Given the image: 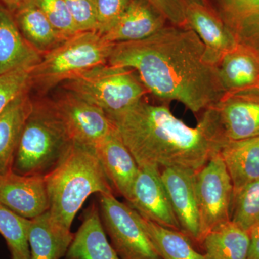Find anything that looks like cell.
Listing matches in <instances>:
<instances>
[{"mask_svg": "<svg viewBox=\"0 0 259 259\" xmlns=\"http://www.w3.org/2000/svg\"><path fill=\"white\" fill-rule=\"evenodd\" d=\"M107 64L134 69L148 93L194 114L226 93L218 66L206 60L203 42L190 27L165 25L142 40L115 42Z\"/></svg>", "mask_w": 259, "mask_h": 259, "instance_id": "cell-1", "label": "cell"}, {"mask_svg": "<svg viewBox=\"0 0 259 259\" xmlns=\"http://www.w3.org/2000/svg\"><path fill=\"white\" fill-rule=\"evenodd\" d=\"M107 116L139 167L197 172L226 141L212 107L202 112L194 127L175 117L166 105H153L144 99Z\"/></svg>", "mask_w": 259, "mask_h": 259, "instance_id": "cell-2", "label": "cell"}, {"mask_svg": "<svg viewBox=\"0 0 259 259\" xmlns=\"http://www.w3.org/2000/svg\"><path fill=\"white\" fill-rule=\"evenodd\" d=\"M44 179L51 221L66 231H71L75 216L90 195L113 194L94 150L74 143Z\"/></svg>", "mask_w": 259, "mask_h": 259, "instance_id": "cell-3", "label": "cell"}, {"mask_svg": "<svg viewBox=\"0 0 259 259\" xmlns=\"http://www.w3.org/2000/svg\"><path fill=\"white\" fill-rule=\"evenodd\" d=\"M71 144L49 99L33 100L12 171L23 176H44L59 163Z\"/></svg>", "mask_w": 259, "mask_h": 259, "instance_id": "cell-4", "label": "cell"}, {"mask_svg": "<svg viewBox=\"0 0 259 259\" xmlns=\"http://www.w3.org/2000/svg\"><path fill=\"white\" fill-rule=\"evenodd\" d=\"M114 44L97 31L75 34L44 54L32 67L31 90L47 95L64 81L95 66L107 64Z\"/></svg>", "mask_w": 259, "mask_h": 259, "instance_id": "cell-5", "label": "cell"}, {"mask_svg": "<svg viewBox=\"0 0 259 259\" xmlns=\"http://www.w3.org/2000/svg\"><path fill=\"white\" fill-rule=\"evenodd\" d=\"M61 88L99 107L107 115L128 108L148 93L134 69L108 64L88 70L64 81Z\"/></svg>", "mask_w": 259, "mask_h": 259, "instance_id": "cell-6", "label": "cell"}, {"mask_svg": "<svg viewBox=\"0 0 259 259\" xmlns=\"http://www.w3.org/2000/svg\"><path fill=\"white\" fill-rule=\"evenodd\" d=\"M105 231L121 259H161L139 219V213L113 194H100Z\"/></svg>", "mask_w": 259, "mask_h": 259, "instance_id": "cell-7", "label": "cell"}, {"mask_svg": "<svg viewBox=\"0 0 259 259\" xmlns=\"http://www.w3.org/2000/svg\"><path fill=\"white\" fill-rule=\"evenodd\" d=\"M195 184L204 237L207 232L231 221L234 190L220 153L196 172Z\"/></svg>", "mask_w": 259, "mask_h": 259, "instance_id": "cell-8", "label": "cell"}, {"mask_svg": "<svg viewBox=\"0 0 259 259\" xmlns=\"http://www.w3.org/2000/svg\"><path fill=\"white\" fill-rule=\"evenodd\" d=\"M49 100L71 143L93 149L115 128L103 110L69 91L61 89Z\"/></svg>", "mask_w": 259, "mask_h": 259, "instance_id": "cell-9", "label": "cell"}, {"mask_svg": "<svg viewBox=\"0 0 259 259\" xmlns=\"http://www.w3.org/2000/svg\"><path fill=\"white\" fill-rule=\"evenodd\" d=\"M196 172L180 168L161 170V180L181 228L186 236L201 242L202 218L195 184Z\"/></svg>", "mask_w": 259, "mask_h": 259, "instance_id": "cell-10", "label": "cell"}, {"mask_svg": "<svg viewBox=\"0 0 259 259\" xmlns=\"http://www.w3.org/2000/svg\"><path fill=\"white\" fill-rule=\"evenodd\" d=\"M127 203L143 218L160 226L182 231L159 168L139 167L132 195Z\"/></svg>", "mask_w": 259, "mask_h": 259, "instance_id": "cell-11", "label": "cell"}, {"mask_svg": "<svg viewBox=\"0 0 259 259\" xmlns=\"http://www.w3.org/2000/svg\"><path fill=\"white\" fill-rule=\"evenodd\" d=\"M212 107L226 141H241L259 136V96L250 95L249 90L226 93Z\"/></svg>", "mask_w": 259, "mask_h": 259, "instance_id": "cell-12", "label": "cell"}, {"mask_svg": "<svg viewBox=\"0 0 259 259\" xmlns=\"http://www.w3.org/2000/svg\"><path fill=\"white\" fill-rule=\"evenodd\" d=\"M0 203L29 220L47 212L49 200L44 176H23L13 171L1 176Z\"/></svg>", "mask_w": 259, "mask_h": 259, "instance_id": "cell-13", "label": "cell"}, {"mask_svg": "<svg viewBox=\"0 0 259 259\" xmlns=\"http://www.w3.org/2000/svg\"><path fill=\"white\" fill-rule=\"evenodd\" d=\"M93 150L113 190L129 202L139 166L116 127Z\"/></svg>", "mask_w": 259, "mask_h": 259, "instance_id": "cell-14", "label": "cell"}, {"mask_svg": "<svg viewBox=\"0 0 259 259\" xmlns=\"http://www.w3.org/2000/svg\"><path fill=\"white\" fill-rule=\"evenodd\" d=\"M187 25L198 35L209 63L218 66L223 58L238 45L236 37L206 4H194L187 12Z\"/></svg>", "mask_w": 259, "mask_h": 259, "instance_id": "cell-15", "label": "cell"}, {"mask_svg": "<svg viewBox=\"0 0 259 259\" xmlns=\"http://www.w3.org/2000/svg\"><path fill=\"white\" fill-rule=\"evenodd\" d=\"M166 19L146 0H131L125 13L103 34L107 41H136L151 36L165 26Z\"/></svg>", "mask_w": 259, "mask_h": 259, "instance_id": "cell-16", "label": "cell"}, {"mask_svg": "<svg viewBox=\"0 0 259 259\" xmlns=\"http://www.w3.org/2000/svg\"><path fill=\"white\" fill-rule=\"evenodd\" d=\"M99 210L93 204L83 213L65 259H121L107 240Z\"/></svg>", "mask_w": 259, "mask_h": 259, "instance_id": "cell-17", "label": "cell"}, {"mask_svg": "<svg viewBox=\"0 0 259 259\" xmlns=\"http://www.w3.org/2000/svg\"><path fill=\"white\" fill-rule=\"evenodd\" d=\"M42 55L22 35L13 13L0 4V74L22 68H32Z\"/></svg>", "mask_w": 259, "mask_h": 259, "instance_id": "cell-18", "label": "cell"}, {"mask_svg": "<svg viewBox=\"0 0 259 259\" xmlns=\"http://www.w3.org/2000/svg\"><path fill=\"white\" fill-rule=\"evenodd\" d=\"M30 90L19 95L0 113V175L12 171L25 122L33 105Z\"/></svg>", "mask_w": 259, "mask_h": 259, "instance_id": "cell-19", "label": "cell"}, {"mask_svg": "<svg viewBox=\"0 0 259 259\" xmlns=\"http://www.w3.org/2000/svg\"><path fill=\"white\" fill-rule=\"evenodd\" d=\"M218 71L226 93L259 88V54L249 47L238 44L223 58Z\"/></svg>", "mask_w": 259, "mask_h": 259, "instance_id": "cell-20", "label": "cell"}, {"mask_svg": "<svg viewBox=\"0 0 259 259\" xmlns=\"http://www.w3.org/2000/svg\"><path fill=\"white\" fill-rule=\"evenodd\" d=\"M219 153L231 177L234 194L259 180V136L226 141Z\"/></svg>", "mask_w": 259, "mask_h": 259, "instance_id": "cell-21", "label": "cell"}, {"mask_svg": "<svg viewBox=\"0 0 259 259\" xmlns=\"http://www.w3.org/2000/svg\"><path fill=\"white\" fill-rule=\"evenodd\" d=\"M74 233L61 229L51 221L49 211L30 220L28 243L30 259H61L65 256Z\"/></svg>", "mask_w": 259, "mask_h": 259, "instance_id": "cell-22", "label": "cell"}, {"mask_svg": "<svg viewBox=\"0 0 259 259\" xmlns=\"http://www.w3.org/2000/svg\"><path fill=\"white\" fill-rule=\"evenodd\" d=\"M220 18L238 44L256 51L259 45V0H220Z\"/></svg>", "mask_w": 259, "mask_h": 259, "instance_id": "cell-23", "label": "cell"}, {"mask_svg": "<svg viewBox=\"0 0 259 259\" xmlns=\"http://www.w3.org/2000/svg\"><path fill=\"white\" fill-rule=\"evenodd\" d=\"M13 13L24 38L42 55L65 41L33 0H30Z\"/></svg>", "mask_w": 259, "mask_h": 259, "instance_id": "cell-24", "label": "cell"}, {"mask_svg": "<svg viewBox=\"0 0 259 259\" xmlns=\"http://www.w3.org/2000/svg\"><path fill=\"white\" fill-rule=\"evenodd\" d=\"M201 243L207 259H248V231L231 221L207 232Z\"/></svg>", "mask_w": 259, "mask_h": 259, "instance_id": "cell-25", "label": "cell"}, {"mask_svg": "<svg viewBox=\"0 0 259 259\" xmlns=\"http://www.w3.org/2000/svg\"><path fill=\"white\" fill-rule=\"evenodd\" d=\"M139 219L161 259H207L194 249L183 232L160 226L140 214Z\"/></svg>", "mask_w": 259, "mask_h": 259, "instance_id": "cell-26", "label": "cell"}, {"mask_svg": "<svg viewBox=\"0 0 259 259\" xmlns=\"http://www.w3.org/2000/svg\"><path fill=\"white\" fill-rule=\"evenodd\" d=\"M29 224L30 220L0 203V234L6 241L11 259H30Z\"/></svg>", "mask_w": 259, "mask_h": 259, "instance_id": "cell-27", "label": "cell"}, {"mask_svg": "<svg viewBox=\"0 0 259 259\" xmlns=\"http://www.w3.org/2000/svg\"><path fill=\"white\" fill-rule=\"evenodd\" d=\"M231 221L246 231L259 222V180L234 194Z\"/></svg>", "mask_w": 259, "mask_h": 259, "instance_id": "cell-28", "label": "cell"}, {"mask_svg": "<svg viewBox=\"0 0 259 259\" xmlns=\"http://www.w3.org/2000/svg\"><path fill=\"white\" fill-rule=\"evenodd\" d=\"M65 40L79 32L65 0H33Z\"/></svg>", "mask_w": 259, "mask_h": 259, "instance_id": "cell-29", "label": "cell"}, {"mask_svg": "<svg viewBox=\"0 0 259 259\" xmlns=\"http://www.w3.org/2000/svg\"><path fill=\"white\" fill-rule=\"evenodd\" d=\"M32 68H22L0 74V113L22 93L31 90Z\"/></svg>", "mask_w": 259, "mask_h": 259, "instance_id": "cell-30", "label": "cell"}, {"mask_svg": "<svg viewBox=\"0 0 259 259\" xmlns=\"http://www.w3.org/2000/svg\"><path fill=\"white\" fill-rule=\"evenodd\" d=\"M172 25L187 27V12L194 4H205L204 0H146Z\"/></svg>", "mask_w": 259, "mask_h": 259, "instance_id": "cell-31", "label": "cell"}, {"mask_svg": "<svg viewBox=\"0 0 259 259\" xmlns=\"http://www.w3.org/2000/svg\"><path fill=\"white\" fill-rule=\"evenodd\" d=\"M131 0H95L97 31L103 35L115 25L125 13Z\"/></svg>", "mask_w": 259, "mask_h": 259, "instance_id": "cell-32", "label": "cell"}, {"mask_svg": "<svg viewBox=\"0 0 259 259\" xmlns=\"http://www.w3.org/2000/svg\"><path fill=\"white\" fill-rule=\"evenodd\" d=\"M80 32L97 31L95 0H65Z\"/></svg>", "mask_w": 259, "mask_h": 259, "instance_id": "cell-33", "label": "cell"}, {"mask_svg": "<svg viewBox=\"0 0 259 259\" xmlns=\"http://www.w3.org/2000/svg\"><path fill=\"white\" fill-rule=\"evenodd\" d=\"M250 238L248 259H259V222L248 231Z\"/></svg>", "mask_w": 259, "mask_h": 259, "instance_id": "cell-34", "label": "cell"}, {"mask_svg": "<svg viewBox=\"0 0 259 259\" xmlns=\"http://www.w3.org/2000/svg\"><path fill=\"white\" fill-rule=\"evenodd\" d=\"M30 0H0V4L4 5L11 13L21 7L22 5L28 3Z\"/></svg>", "mask_w": 259, "mask_h": 259, "instance_id": "cell-35", "label": "cell"}, {"mask_svg": "<svg viewBox=\"0 0 259 259\" xmlns=\"http://www.w3.org/2000/svg\"><path fill=\"white\" fill-rule=\"evenodd\" d=\"M1 176L2 175H0V180H1Z\"/></svg>", "mask_w": 259, "mask_h": 259, "instance_id": "cell-36", "label": "cell"}, {"mask_svg": "<svg viewBox=\"0 0 259 259\" xmlns=\"http://www.w3.org/2000/svg\"><path fill=\"white\" fill-rule=\"evenodd\" d=\"M259 89V88H258Z\"/></svg>", "mask_w": 259, "mask_h": 259, "instance_id": "cell-37", "label": "cell"}]
</instances>
